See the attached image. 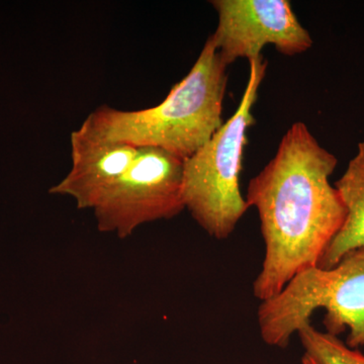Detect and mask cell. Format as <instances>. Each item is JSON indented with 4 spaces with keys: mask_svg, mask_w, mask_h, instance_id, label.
I'll list each match as a JSON object with an SVG mask.
<instances>
[{
    "mask_svg": "<svg viewBox=\"0 0 364 364\" xmlns=\"http://www.w3.org/2000/svg\"><path fill=\"white\" fill-rule=\"evenodd\" d=\"M336 166L337 158L298 122L249 181L245 200L257 210L265 245L253 284L259 301L277 296L299 272L318 267L343 226L346 208L329 181Z\"/></svg>",
    "mask_w": 364,
    "mask_h": 364,
    "instance_id": "obj_1",
    "label": "cell"
},
{
    "mask_svg": "<svg viewBox=\"0 0 364 364\" xmlns=\"http://www.w3.org/2000/svg\"><path fill=\"white\" fill-rule=\"evenodd\" d=\"M227 67L210 36L188 75L156 107L122 111L102 105L82 124L107 140L188 159L221 128Z\"/></svg>",
    "mask_w": 364,
    "mask_h": 364,
    "instance_id": "obj_2",
    "label": "cell"
},
{
    "mask_svg": "<svg viewBox=\"0 0 364 364\" xmlns=\"http://www.w3.org/2000/svg\"><path fill=\"white\" fill-rule=\"evenodd\" d=\"M249 64L247 85L233 116L195 154L184 160V208L218 240L233 233L249 208L241 195L239 176L247 142L246 133L254 124L252 109L267 62L261 56L250 60Z\"/></svg>",
    "mask_w": 364,
    "mask_h": 364,
    "instance_id": "obj_3",
    "label": "cell"
},
{
    "mask_svg": "<svg viewBox=\"0 0 364 364\" xmlns=\"http://www.w3.org/2000/svg\"><path fill=\"white\" fill-rule=\"evenodd\" d=\"M318 309L326 311V332L338 337L348 331L347 346L364 348V248L347 253L329 269L306 268L277 296L261 301V338L269 346L286 348Z\"/></svg>",
    "mask_w": 364,
    "mask_h": 364,
    "instance_id": "obj_4",
    "label": "cell"
},
{
    "mask_svg": "<svg viewBox=\"0 0 364 364\" xmlns=\"http://www.w3.org/2000/svg\"><path fill=\"white\" fill-rule=\"evenodd\" d=\"M183 166V159L167 151L139 147L130 167L93 208L97 229L124 239L143 225L181 214Z\"/></svg>",
    "mask_w": 364,
    "mask_h": 364,
    "instance_id": "obj_5",
    "label": "cell"
},
{
    "mask_svg": "<svg viewBox=\"0 0 364 364\" xmlns=\"http://www.w3.org/2000/svg\"><path fill=\"white\" fill-rule=\"evenodd\" d=\"M218 26L210 35L229 66L240 58H259L267 45L287 56L301 54L313 45L287 0H213Z\"/></svg>",
    "mask_w": 364,
    "mask_h": 364,
    "instance_id": "obj_6",
    "label": "cell"
},
{
    "mask_svg": "<svg viewBox=\"0 0 364 364\" xmlns=\"http://www.w3.org/2000/svg\"><path fill=\"white\" fill-rule=\"evenodd\" d=\"M70 146L71 168L49 193L69 196L80 210H92L130 167L139 147L107 140L83 124L72 132Z\"/></svg>",
    "mask_w": 364,
    "mask_h": 364,
    "instance_id": "obj_7",
    "label": "cell"
},
{
    "mask_svg": "<svg viewBox=\"0 0 364 364\" xmlns=\"http://www.w3.org/2000/svg\"><path fill=\"white\" fill-rule=\"evenodd\" d=\"M346 208V219L329 247L323 254L318 267H334L347 253L364 248V142L348 163L343 176L335 182Z\"/></svg>",
    "mask_w": 364,
    "mask_h": 364,
    "instance_id": "obj_8",
    "label": "cell"
},
{
    "mask_svg": "<svg viewBox=\"0 0 364 364\" xmlns=\"http://www.w3.org/2000/svg\"><path fill=\"white\" fill-rule=\"evenodd\" d=\"M305 354L318 364H364V355L352 349L334 335L318 331L309 324L298 332Z\"/></svg>",
    "mask_w": 364,
    "mask_h": 364,
    "instance_id": "obj_9",
    "label": "cell"
},
{
    "mask_svg": "<svg viewBox=\"0 0 364 364\" xmlns=\"http://www.w3.org/2000/svg\"><path fill=\"white\" fill-rule=\"evenodd\" d=\"M301 363L303 364H318L317 361L315 360V359L311 358V356H309L308 354H305V355L303 356V358H301Z\"/></svg>",
    "mask_w": 364,
    "mask_h": 364,
    "instance_id": "obj_10",
    "label": "cell"
}]
</instances>
